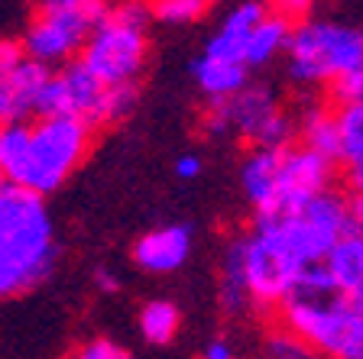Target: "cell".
<instances>
[{
    "mask_svg": "<svg viewBox=\"0 0 363 359\" xmlns=\"http://www.w3.org/2000/svg\"><path fill=\"white\" fill-rule=\"evenodd\" d=\"M91 127L75 117H36L30 123H0V175L33 195H49L84 162Z\"/></svg>",
    "mask_w": 363,
    "mask_h": 359,
    "instance_id": "6da1fadb",
    "label": "cell"
},
{
    "mask_svg": "<svg viewBox=\"0 0 363 359\" xmlns=\"http://www.w3.org/2000/svg\"><path fill=\"white\" fill-rule=\"evenodd\" d=\"M55 266V227L33 191H0V298H13L43 282Z\"/></svg>",
    "mask_w": 363,
    "mask_h": 359,
    "instance_id": "7a4b0ae2",
    "label": "cell"
},
{
    "mask_svg": "<svg viewBox=\"0 0 363 359\" xmlns=\"http://www.w3.org/2000/svg\"><path fill=\"white\" fill-rule=\"evenodd\" d=\"M334 162L305 146H276L253 149L240 169V185L259 217L286 214L298 204L311 201L321 191H331Z\"/></svg>",
    "mask_w": 363,
    "mask_h": 359,
    "instance_id": "3957f363",
    "label": "cell"
},
{
    "mask_svg": "<svg viewBox=\"0 0 363 359\" xmlns=\"http://www.w3.org/2000/svg\"><path fill=\"white\" fill-rule=\"evenodd\" d=\"M350 230V204L337 191H321L286 214L257 217L253 224V233H259L298 272L321 266Z\"/></svg>",
    "mask_w": 363,
    "mask_h": 359,
    "instance_id": "277c9868",
    "label": "cell"
},
{
    "mask_svg": "<svg viewBox=\"0 0 363 359\" xmlns=\"http://www.w3.org/2000/svg\"><path fill=\"white\" fill-rule=\"evenodd\" d=\"M150 20L152 10L146 0H113L78 62L107 88H133L150 52Z\"/></svg>",
    "mask_w": 363,
    "mask_h": 359,
    "instance_id": "5b68a950",
    "label": "cell"
},
{
    "mask_svg": "<svg viewBox=\"0 0 363 359\" xmlns=\"http://www.w3.org/2000/svg\"><path fill=\"white\" fill-rule=\"evenodd\" d=\"M279 321L321 359H363V304L337 292L289 295Z\"/></svg>",
    "mask_w": 363,
    "mask_h": 359,
    "instance_id": "8992f818",
    "label": "cell"
},
{
    "mask_svg": "<svg viewBox=\"0 0 363 359\" xmlns=\"http://www.w3.org/2000/svg\"><path fill=\"white\" fill-rule=\"evenodd\" d=\"M289 78L302 88L337 84L363 62V33L331 20H305L292 26L286 45Z\"/></svg>",
    "mask_w": 363,
    "mask_h": 359,
    "instance_id": "52a82bcc",
    "label": "cell"
},
{
    "mask_svg": "<svg viewBox=\"0 0 363 359\" xmlns=\"http://www.w3.org/2000/svg\"><path fill=\"white\" fill-rule=\"evenodd\" d=\"M111 0H43L23 36V55L39 65H68L107 16Z\"/></svg>",
    "mask_w": 363,
    "mask_h": 359,
    "instance_id": "ba28073f",
    "label": "cell"
},
{
    "mask_svg": "<svg viewBox=\"0 0 363 359\" xmlns=\"http://www.w3.org/2000/svg\"><path fill=\"white\" fill-rule=\"evenodd\" d=\"M136 88H107L82 62H68L49 75L39 101V117H75L91 130L117 123L133 110Z\"/></svg>",
    "mask_w": 363,
    "mask_h": 359,
    "instance_id": "9c48e42d",
    "label": "cell"
},
{
    "mask_svg": "<svg viewBox=\"0 0 363 359\" xmlns=\"http://www.w3.org/2000/svg\"><path fill=\"white\" fill-rule=\"evenodd\" d=\"M227 120H230V133L247 139L253 149H276L292 142L295 123L282 110L272 88L263 84H247L240 94L227 101Z\"/></svg>",
    "mask_w": 363,
    "mask_h": 359,
    "instance_id": "30bf717a",
    "label": "cell"
},
{
    "mask_svg": "<svg viewBox=\"0 0 363 359\" xmlns=\"http://www.w3.org/2000/svg\"><path fill=\"white\" fill-rule=\"evenodd\" d=\"M49 75L52 68L26 59L20 45H13L0 59V123H26L30 117H39Z\"/></svg>",
    "mask_w": 363,
    "mask_h": 359,
    "instance_id": "8fae6325",
    "label": "cell"
},
{
    "mask_svg": "<svg viewBox=\"0 0 363 359\" xmlns=\"http://www.w3.org/2000/svg\"><path fill=\"white\" fill-rule=\"evenodd\" d=\"M191 256V230L182 224H169L150 230L136 239L133 259L140 269L152 272V275H166V272L182 269Z\"/></svg>",
    "mask_w": 363,
    "mask_h": 359,
    "instance_id": "7c38bea8",
    "label": "cell"
},
{
    "mask_svg": "<svg viewBox=\"0 0 363 359\" xmlns=\"http://www.w3.org/2000/svg\"><path fill=\"white\" fill-rule=\"evenodd\" d=\"M266 13H269V7H266L263 0H247V4L234 7L230 13L224 16L220 30L214 33L211 39H208V45H204L201 55H211V59L240 62V65H247V62H243L247 39H250V33H253V26H257V23L263 20Z\"/></svg>",
    "mask_w": 363,
    "mask_h": 359,
    "instance_id": "4fadbf2b",
    "label": "cell"
},
{
    "mask_svg": "<svg viewBox=\"0 0 363 359\" xmlns=\"http://www.w3.org/2000/svg\"><path fill=\"white\" fill-rule=\"evenodd\" d=\"M331 278L334 292L363 304V233L350 230L321 262Z\"/></svg>",
    "mask_w": 363,
    "mask_h": 359,
    "instance_id": "5bb4252c",
    "label": "cell"
},
{
    "mask_svg": "<svg viewBox=\"0 0 363 359\" xmlns=\"http://www.w3.org/2000/svg\"><path fill=\"white\" fill-rule=\"evenodd\" d=\"M195 81L208 101H230L250 84V68L240 62H224L201 55L195 62Z\"/></svg>",
    "mask_w": 363,
    "mask_h": 359,
    "instance_id": "9a60e30c",
    "label": "cell"
},
{
    "mask_svg": "<svg viewBox=\"0 0 363 359\" xmlns=\"http://www.w3.org/2000/svg\"><path fill=\"white\" fill-rule=\"evenodd\" d=\"M289 36H292V20L279 13H266L263 20L253 26L247 39V49H243V62L247 68H259V65H269L276 55L286 52Z\"/></svg>",
    "mask_w": 363,
    "mask_h": 359,
    "instance_id": "2e32d148",
    "label": "cell"
},
{
    "mask_svg": "<svg viewBox=\"0 0 363 359\" xmlns=\"http://www.w3.org/2000/svg\"><path fill=\"white\" fill-rule=\"evenodd\" d=\"M302 146L318 156L331 159L334 165L340 162V133H337V113L331 107H308L298 123Z\"/></svg>",
    "mask_w": 363,
    "mask_h": 359,
    "instance_id": "e0dca14e",
    "label": "cell"
},
{
    "mask_svg": "<svg viewBox=\"0 0 363 359\" xmlns=\"http://www.w3.org/2000/svg\"><path fill=\"white\" fill-rule=\"evenodd\" d=\"M179 307L172 304V301H150V304H143V311H140V330H143L146 343H169V340H175V334H179Z\"/></svg>",
    "mask_w": 363,
    "mask_h": 359,
    "instance_id": "ac0fdd59",
    "label": "cell"
},
{
    "mask_svg": "<svg viewBox=\"0 0 363 359\" xmlns=\"http://www.w3.org/2000/svg\"><path fill=\"white\" fill-rule=\"evenodd\" d=\"M263 359H318L305 340H298L292 330L279 324L263 337Z\"/></svg>",
    "mask_w": 363,
    "mask_h": 359,
    "instance_id": "d6986e66",
    "label": "cell"
},
{
    "mask_svg": "<svg viewBox=\"0 0 363 359\" xmlns=\"http://www.w3.org/2000/svg\"><path fill=\"white\" fill-rule=\"evenodd\" d=\"M150 10H152V20L179 26V23H195L208 10V4L204 0H152Z\"/></svg>",
    "mask_w": 363,
    "mask_h": 359,
    "instance_id": "ffe728a7",
    "label": "cell"
},
{
    "mask_svg": "<svg viewBox=\"0 0 363 359\" xmlns=\"http://www.w3.org/2000/svg\"><path fill=\"white\" fill-rule=\"evenodd\" d=\"M72 359H133V353L123 350L121 343H113V340H88V343H82L75 353H72Z\"/></svg>",
    "mask_w": 363,
    "mask_h": 359,
    "instance_id": "44dd1931",
    "label": "cell"
},
{
    "mask_svg": "<svg viewBox=\"0 0 363 359\" xmlns=\"http://www.w3.org/2000/svg\"><path fill=\"white\" fill-rule=\"evenodd\" d=\"M331 94H334L337 104H363V62H360V68H357L354 75H347L344 81L334 84Z\"/></svg>",
    "mask_w": 363,
    "mask_h": 359,
    "instance_id": "7402d4cb",
    "label": "cell"
},
{
    "mask_svg": "<svg viewBox=\"0 0 363 359\" xmlns=\"http://www.w3.org/2000/svg\"><path fill=\"white\" fill-rule=\"evenodd\" d=\"M272 13H279V16H286V20H302L305 13L311 10V0H272Z\"/></svg>",
    "mask_w": 363,
    "mask_h": 359,
    "instance_id": "603a6c76",
    "label": "cell"
},
{
    "mask_svg": "<svg viewBox=\"0 0 363 359\" xmlns=\"http://www.w3.org/2000/svg\"><path fill=\"white\" fill-rule=\"evenodd\" d=\"M204 359H234V346L230 340H211V343L204 346Z\"/></svg>",
    "mask_w": 363,
    "mask_h": 359,
    "instance_id": "cb8c5ba5",
    "label": "cell"
},
{
    "mask_svg": "<svg viewBox=\"0 0 363 359\" xmlns=\"http://www.w3.org/2000/svg\"><path fill=\"white\" fill-rule=\"evenodd\" d=\"M175 172H179V178H198V175H201V159L182 156L179 162H175Z\"/></svg>",
    "mask_w": 363,
    "mask_h": 359,
    "instance_id": "d4e9b609",
    "label": "cell"
},
{
    "mask_svg": "<svg viewBox=\"0 0 363 359\" xmlns=\"http://www.w3.org/2000/svg\"><path fill=\"white\" fill-rule=\"evenodd\" d=\"M94 282H98L101 292H117V288H121V282H117V275H113L111 269H98L94 272Z\"/></svg>",
    "mask_w": 363,
    "mask_h": 359,
    "instance_id": "484cf974",
    "label": "cell"
},
{
    "mask_svg": "<svg viewBox=\"0 0 363 359\" xmlns=\"http://www.w3.org/2000/svg\"><path fill=\"white\" fill-rule=\"evenodd\" d=\"M10 49H13V42H0V59H4V55H7Z\"/></svg>",
    "mask_w": 363,
    "mask_h": 359,
    "instance_id": "4316f807",
    "label": "cell"
},
{
    "mask_svg": "<svg viewBox=\"0 0 363 359\" xmlns=\"http://www.w3.org/2000/svg\"><path fill=\"white\" fill-rule=\"evenodd\" d=\"M4 188H7V181H4V175H0V191H4Z\"/></svg>",
    "mask_w": 363,
    "mask_h": 359,
    "instance_id": "83f0119b",
    "label": "cell"
},
{
    "mask_svg": "<svg viewBox=\"0 0 363 359\" xmlns=\"http://www.w3.org/2000/svg\"><path fill=\"white\" fill-rule=\"evenodd\" d=\"M204 4H211V0H204Z\"/></svg>",
    "mask_w": 363,
    "mask_h": 359,
    "instance_id": "f1b7e54d",
    "label": "cell"
},
{
    "mask_svg": "<svg viewBox=\"0 0 363 359\" xmlns=\"http://www.w3.org/2000/svg\"><path fill=\"white\" fill-rule=\"evenodd\" d=\"M360 33H363V30H360Z\"/></svg>",
    "mask_w": 363,
    "mask_h": 359,
    "instance_id": "f546056e",
    "label": "cell"
}]
</instances>
